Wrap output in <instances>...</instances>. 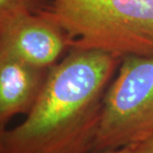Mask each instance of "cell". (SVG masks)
Here are the masks:
<instances>
[{
  "mask_svg": "<svg viewBox=\"0 0 153 153\" xmlns=\"http://www.w3.org/2000/svg\"><path fill=\"white\" fill-rule=\"evenodd\" d=\"M122 59L94 50L69 48L50 69L23 123L2 131L1 153H90L104 98Z\"/></svg>",
  "mask_w": 153,
  "mask_h": 153,
  "instance_id": "cell-1",
  "label": "cell"
},
{
  "mask_svg": "<svg viewBox=\"0 0 153 153\" xmlns=\"http://www.w3.org/2000/svg\"><path fill=\"white\" fill-rule=\"evenodd\" d=\"M42 13L62 28L70 48L153 55V0H48Z\"/></svg>",
  "mask_w": 153,
  "mask_h": 153,
  "instance_id": "cell-2",
  "label": "cell"
},
{
  "mask_svg": "<svg viewBox=\"0 0 153 153\" xmlns=\"http://www.w3.org/2000/svg\"><path fill=\"white\" fill-rule=\"evenodd\" d=\"M153 136V55L122 58L104 98L94 150L137 144Z\"/></svg>",
  "mask_w": 153,
  "mask_h": 153,
  "instance_id": "cell-3",
  "label": "cell"
},
{
  "mask_svg": "<svg viewBox=\"0 0 153 153\" xmlns=\"http://www.w3.org/2000/svg\"><path fill=\"white\" fill-rule=\"evenodd\" d=\"M0 48L29 64L51 68L70 48L67 34L44 13L13 20L0 30Z\"/></svg>",
  "mask_w": 153,
  "mask_h": 153,
  "instance_id": "cell-4",
  "label": "cell"
},
{
  "mask_svg": "<svg viewBox=\"0 0 153 153\" xmlns=\"http://www.w3.org/2000/svg\"><path fill=\"white\" fill-rule=\"evenodd\" d=\"M50 69L29 64L0 48V131L14 116L29 114Z\"/></svg>",
  "mask_w": 153,
  "mask_h": 153,
  "instance_id": "cell-5",
  "label": "cell"
},
{
  "mask_svg": "<svg viewBox=\"0 0 153 153\" xmlns=\"http://www.w3.org/2000/svg\"><path fill=\"white\" fill-rule=\"evenodd\" d=\"M48 0H0V30L21 16L41 13Z\"/></svg>",
  "mask_w": 153,
  "mask_h": 153,
  "instance_id": "cell-6",
  "label": "cell"
},
{
  "mask_svg": "<svg viewBox=\"0 0 153 153\" xmlns=\"http://www.w3.org/2000/svg\"><path fill=\"white\" fill-rule=\"evenodd\" d=\"M137 153H153V136L137 144L129 145Z\"/></svg>",
  "mask_w": 153,
  "mask_h": 153,
  "instance_id": "cell-7",
  "label": "cell"
},
{
  "mask_svg": "<svg viewBox=\"0 0 153 153\" xmlns=\"http://www.w3.org/2000/svg\"><path fill=\"white\" fill-rule=\"evenodd\" d=\"M90 153H137L133 150L131 146H123L120 148H111V149H102V150H94Z\"/></svg>",
  "mask_w": 153,
  "mask_h": 153,
  "instance_id": "cell-8",
  "label": "cell"
},
{
  "mask_svg": "<svg viewBox=\"0 0 153 153\" xmlns=\"http://www.w3.org/2000/svg\"><path fill=\"white\" fill-rule=\"evenodd\" d=\"M2 152V131H0V153Z\"/></svg>",
  "mask_w": 153,
  "mask_h": 153,
  "instance_id": "cell-9",
  "label": "cell"
}]
</instances>
